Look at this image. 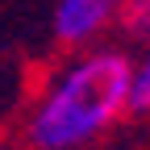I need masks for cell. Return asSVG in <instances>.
Here are the masks:
<instances>
[{
	"label": "cell",
	"instance_id": "obj_3",
	"mask_svg": "<svg viewBox=\"0 0 150 150\" xmlns=\"http://www.w3.org/2000/svg\"><path fill=\"white\" fill-rule=\"evenodd\" d=\"M129 112H150V54L142 59V67H134L129 75V100H125Z\"/></svg>",
	"mask_w": 150,
	"mask_h": 150
},
{
	"label": "cell",
	"instance_id": "obj_2",
	"mask_svg": "<svg viewBox=\"0 0 150 150\" xmlns=\"http://www.w3.org/2000/svg\"><path fill=\"white\" fill-rule=\"evenodd\" d=\"M117 13V0H59L54 8V33L67 46L92 42Z\"/></svg>",
	"mask_w": 150,
	"mask_h": 150
},
{
	"label": "cell",
	"instance_id": "obj_1",
	"mask_svg": "<svg viewBox=\"0 0 150 150\" xmlns=\"http://www.w3.org/2000/svg\"><path fill=\"white\" fill-rule=\"evenodd\" d=\"M129 75L134 67L117 50L88 54L75 67H67L29 121L33 150H79L92 138H100L125 112Z\"/></svg>",
	"mask_w": 150,
	"mask_h": 150
}]
</instances>
